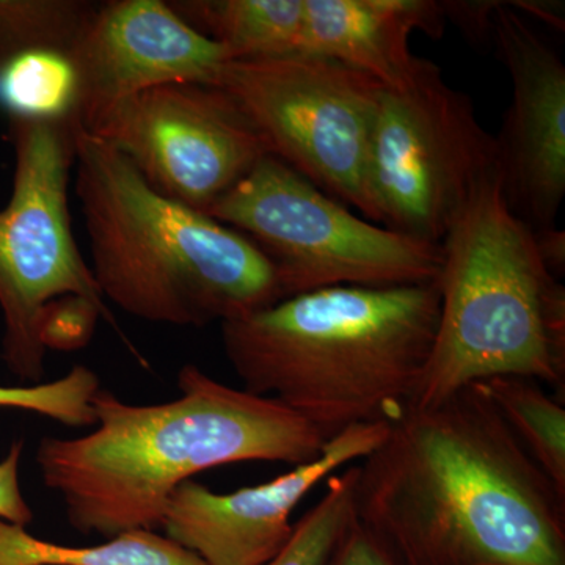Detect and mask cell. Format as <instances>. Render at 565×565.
<instances>
[{
  "label": "cell",
  "instance_id": "cell-1",
  "mask_svg": "<svg viewBox=\"0 0 565 565\" xmlns=\"http://www.w3.org/2000/svg\"><path fill=\"white\" fill-rule=\"evenodd\" d=\"M355 511L403 565H565V498L482 382L394 419Z\"/></svg>",
  "mask_w": 565,
  "mask_h": 565
},
{
  "label": "cell",
  "instance_id": "cell-2",
  "mask_svg": "<svg viewBox=\"0 0 565 565\" xmlns=\"http://www.w3.org/2000/svg\"><path fill=\"white\" fill-rule=\"evenodd\" d=\"M169 403L129 404L102 388L90 434L44 437L36 465L74 530L106 539L158 531L178 487L193 476L244 462L299 467L326 438L273 397L222 384L196 364L178 373Z\"/></svg>",
  "mask_w": 565,
  "mask_h": 565
},
{
  "label": "cell",
  "instance_id": "cell-3",
  "mask_svg": "<svg viewBox=\"0 0 565 565\" xmlns=\"http://www.w3.org/2000/svg\"><path fill=\"white\" fill-rule=\"evenodd\" d=\"M438 316L437 281L316 289L221 323L223 351L245 392L286 405L329 441L403 415Z\"/></svg>",
  "mask_w": 565,
  "mask_h": 565
},
{
  "label": "cell",
  "instance_id": "cell-4",
  "mask_svg": "<svg viewBox=\"0 0 565 565\" xmlns=\"http://www.w3.org/2000/svg\"><path fill=\"white\" fill-rule=\"evenodd\" d=\"M76 189L104 300L152 323L204 327L282 299L250 239L152 189L121 152L77 128Z\"/></svg>",
  "mask_w": 565,
  "mask_h": 565
},
{
  "label": "cell",
  "instance_id": "cell-5",
  "mask_svg": "<svg viewBox=\"0 0 565 565\" xmlns=\"http://www.w3.org/2000/svg\"><path fill=\"white\" fill-rule=\"evenodd\" d=\"M440 316L407 407L429 408L500 375L565 388V288L534 230L511 211L500 170L479 182L441 241Z\"/></svg>",
  "mask_w": 565,
  "mask_h": 565
},
{
  "label": "cell",
  "instance_id": "cell-6",
  "mask_svg": "<svg viewBox=\"0 0 565 565\" xmlns=\"http://www.w3.org/2000/svg\"><path fill=\"white\" fill-rule=\"evenodd\" d=\"M210 217L244 234L273 264L282 299L316 289L394 288L438 281L441 244L356 217L274 156L215 203Z\"/></svg>",
  "mask_w": 565,
  "mask_h": 565
},
{
  "label": "cell",
  "instance_id": "cell-7",
  "mask_svg": "<svg viewBox=\"0 0 565 565\" xmlns=\"http://www.w3.org/2000/svg\"><path fill=\"white\" fill-rule=\"evenodd\" d=\"M497 141L482 128L473 99L423 58L394 87L382 85L367 152L371 222L441 244L487 174Z\"/></svg>",
  "mask_w": 565,
  "mask_h": 565
},
{
  "label": "cell",
  "instance_id": "cell-8",
  "mask_svg": "<svg viewBox=\"0 0 565 565\" xmlns=\"http://www.w3.org/2000/svg\"><path fill=\"white\" fill-rule=\"evenodd\" d=\"M79 126L10 120L13 184L0 210L2 359L29 385L44 375L40 332L50 305L77 296L111 316L71 225L70 172Z\"/></svg>",
  "mask_w": 565,
  "mask_h": 565
},
{
  "label": "cell",
  "instance_id": "cell-9",
  "mask_svg": "<svg viewBox=\"0 0 565 565\" xmlns=\"http://www.w3.org/2000/svg\"><path fill=\"white\" fill-rule=\"evenodd\" d=\"M211 87L228 95L267 152L371 222L367 152L382 84L308 54L232 58Z\"/></svg>",
  "mask_w": 565,
  "mask_h": 565
},
{
  "label": "cell",
  "instance_id": "cell-10",
  "mask_svg": "<svg viewBox=\"0 0 565 565\" xmlns=\"http://www.w3.org/2000/svg\"><path fill=\"white\" fill-rule=\"evenodd\" d=\"M90 134L121 152L152 189L203 214L269 154L233 99L202 84L140 93Z\"/></svg>",
  "mask_w": 565,
  "mask_h": 565
},
{
  "label": "cell",
  "instance_id": "cell-11",
  "mask_svg": "<svg viewBox=\"0 0 565 565\" xmlns=\"http://www.w3.org/2000/svg\"><path fill=\"white\" fill-rule=\"evenodd\" d=\"M390 426L374 422L349 427L327 441L313 462L236 492L217 493L200 482H184L170 498L159 530L206 565L269 563L291 539V515L303 498L322 479L370 456Z\"/></svg>",
  "mask_w": 565,
  "mask_h": 565
},
{
  "label": "cell",
  "instance_id": "cell-12",
  "mask_svg": "<svg viewBox=\"0 0 565 565\" xmlns=\"http://www.w3.org/2000/svg\"><path fill=\"white\" fill-rule=\"evenodd\" d=\"M492 41L512 81L494 137L504 199L535 232L553 228L565 196V66L514 2L494 11Z\"/></svg>",
  "mask_w": 565,
  "mask_h": 565
},
{
  "label": "cell",
  "instance_id": "cell-13",
  "mask_svg": "<svg viewBox=\"0 0 565 565\" xmlns=\"http://www.w3.org/2000/svg\"><path fill=\"white\" fill-rule=\"evenodd\" d=\"M71 58L79 74L77 120L92 132L120 104L151 88L214 85L232 55L169 2L111 0L96 7Z\"/></svg>",
  "mask_w": 565,
  "mask_h": 565
},
{
  "label": "cell",
  "instance_id": "cell-14",
  "mask_svg": "<svg viewBox=\"0 0 565 565\" xmlns=\"http://www.w3.org/2000/svg\"><path fill=\"white\" fill-rule=\"evenodd\" d=\"M445 22L441 2L433 0H305L297 54L341 63L394 87L422 61L412 52V33L438 39Z\"/></svg>",
  "mask_w": 565,
  "mask_h": 565
},
{
  "label": "cell",
  "instance_id": "cell-15",
  "mask_svg": "<svg viewBox=\"0 0 565 565\" xmlns=\"http://www.w3.org/2000/svg\"><path fill=\"white\" fill-rule=\"evenodd\" d=\"M181 20L221 44L232 58L297 54L305 0H180L169 2Z\"/></svg>",
  "mask_w": 565,
  "mask_h": 565
},
{
  "label": "cell",
  "instance_id": "cell-16",
  "mask_svg": "<svg viewBox=\"0 0 565 565\" xmlns=\"http://www.w3.org/2000/svg\"><path fill=\"white\" fill-rule=\"evenodd\" d=\"M0 565H206L158 531H131L104 544H52L0 520Z\"/></svg>",
  "mask_w": 565,
  "mask_h": 565
},
{
  "label": "cell",
  "instance_id": "cell-17",
  "mask_svg": "<svg viewBox=\"0 0 565 565\" xmlns=\"http://www.w3.org/2000/svg\"><path fill=\"white\" fill-rule=\"evenodd\" d=\"M0 109L10 120L79 125V74L71 55L35 50L2 63Z\"/></svg>",
  "mask_w": 565,
  "mask_h": 565
},
{
  "label": "cell",
  "instance_id": "cell-18",
  "mask_svg": "<svg viewBox=\"0 0 565 565\" xmlns=\"http://www.w3.org/2000/svg\"><path fill=\"white\" fill-rule=\"evenodd\" d=\"M504 422L565 498V408L530 379L500 375L482 382Z\"/></svg>",
  "mask_w": 565,
  "mask_h": 565
},
{
  "label": "cell",
  "instance_id": "cell-19",
  "mask_svg": "<svg viewBox=\"0 0 565 565\" xmlns=\"http://www.w3.org/2000/svg\"><path fill=\"white\" fill-rule=\"evenodd\" d=\"M96 7L82 0H0V65L28 51L73 54Z\"/></svg>",
  "mask_w": 565,
  "mask_h": 565
},
{
  "label": "cell",
  "instance_id": "cell-20",
  "mask_svg": "<svg viewBox=\"0 0 565 565\" xmlns=\"http://www.w3.org/2000/svg\"><path fill=\"white\" fill-rule=\"evenodd\" d=\"M356 465L327 478L326 493L296 523L285 548L263 565H327L356 516Z\"/></svg>",
  "mask_w": 565,
  "mask_h": 565
},
{
  "label": "cell",
  "instance_id": "cell-21",
  "mask_svg": "<svg viewBox=\"0 0 565 565\" xmlns=\"http://www.w3.org/2000/svg\"><path fill=\"white\" fill-rule=\"evenodd\" d=\"M102 382L90 367L76 364L57 381L22 386L0 385V408L46 416L66 427L95 426V397Z\"/></svg>",
  "mask_w": 565,
  "mask_h": 565
},
{
  "label": "cell",
  "instance_id": "cell-22",
  "mask_svg": "<svg viewBox=\"0 0 565 565\" xmlns=\"http://www.w3.org/2000/svg\"><path fill=\"white\" fill-rule=\"evenodd\" d=\"M115 327L114 318L87 299L62 297L50 305L41 321L40 340L47 351H77L85 348L95 333L98 319Z\"/></svg>",
  "mask_w": 565,
  "mask_h": 565
},
{
  "label": "cell",
  "instance_id": "cell-23",
  "mask_svg": "<svg viewBox=\"0 0 565 565\" xmlns=\"http://www.w3.org/2000/svg\"><path fill=\"white\" fill-rule=\"evenodd\" d=\"M327 565H403L374 531L353 519Z\"/></svg>",
  "mask_w": 565,
  "mask_h": 565
},
{
  "label": "cell",
  "instance_id": "cell-24",
  "mask_svg": "<svg viewBox=\"0 0 565 565\" xmlns=\"http://www.w3.org/2000/svg\"><path fill=\"white\" fill-rule=\"evenodd\" d=\"M22 441H14L0 460V520L28 527L33 520V511L21 490L20 467Z\"/></svg>",
  "mask_w": 565,
  "mask_h": 565
},
{
  "label": "cell",
  "instance_id": "cell-25",
  "mask_svg": "<svg viewBox=\"0 0 565 565\" xmlns=\"http://www.w3.org/2000/svg\"><path fill=\"white\" fill-rule=\"evenodd\" d=\"M500 2H441L445 20L452 21L471 43L492 41V21Z\"/></svg>",
  "mask_w": 565,
  "mask_h": 565
},
{
  "label": "cell",
  "instance_id": "cell-26",
  "mask_svg": "<svg viewBox=\"0 0 565 565\" xmlns=\"http://www.w3.org/2000/svg\"><path fill=\"white\" fill-rule=\"evenodd\" d=\"M534 239L546 269L559 280L565 270V233L557 226L537 232L534 230Z\"/></svg>",
  "mask_w": 565,
  "mask_h": 565
}]
</instances>
